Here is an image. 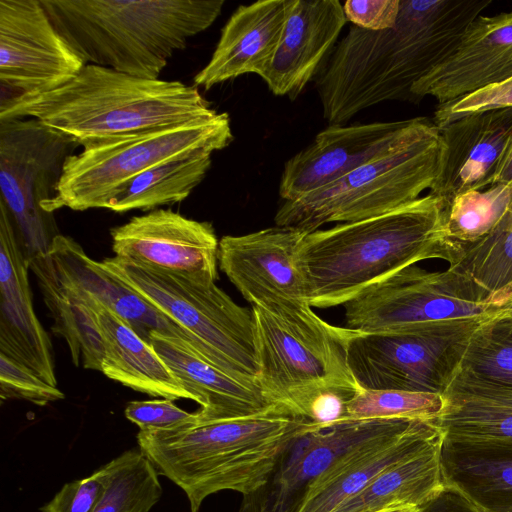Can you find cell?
<instances>
[{
	"label": "cell",
	"mask_w": 512,
	"mask_h": 512,
	"mask_svg": "<svg viewBox=\"0 0 512 512\" xmlns=\"http://www.w3.org/2000/svg\"><path fill=\"white\" fill-rule=\"evenodd\" d=\"M490 0H400L394 27H349L318 74L315 87L329 125L390 100L414 103L413 85L440 64Z\"/></svg>",
	"instance_id": "cell-1"
},
{
	"label": "cell",
	"mask_w": 512,
	"mask_h": 512,
	"mask_svg": "<svg viewBox=\"0 0 512 512\" xmlns=\"http://www.w3.org/2000/svg\"><path fill=\"white\" fill-rule=\"evenodd\" d=\"M462 253L447 231L445 206L428 193L380 216L307 233L296 263L310 306L329 308L417 262L440 259L452 267Z\"/></svg>",
	"instance_id": "cell-2"
},
{
	"label": "cell",
	"mask_w": 512,
	"mask_h": 512,
	"mask_svg": "<svg viewBox=\"0 0 512 512\" xmlns=\"http://www.w3.org/2000/svg\"><path fill=\"white\" fill-rule=\"evenodd\" d=\"M217 113L198 88L86 64L65 85L0 101V121L32 118L85 147Z\"/></svg>",
	"instance_id": "cell-3"
},
{
	"label": "cell",
	"mask_w": 512,
	"mask_h": 512,
	"mask_svg": "<svg viewBox=\"0 0 512 512\" xmlns=\"http://www.w3.org/2000/svg\"><path fill=\"white\" fill-rule=\"evenodd\" d=\"M313 423L277 404L267 412L169 430H140L141 451L186 494L190 512L224 490L249 495L263 486L293 440Z\"/></svg>",
	"instance_id": "cell-4"
},
{
	"label": "cell",
	"mask_w": 512,
	"mask_h": 512,
	"mask_svg": "<svg viewBox=\"0 0 512 512\" xmlns=\"http://www.w3.org/2000/svg\"><path fill=\"white\" fill-rule=\"evenodd\" d=\"M86 64L159 79L169 59L218 18L223 0H40Z\"/></svg>",
	"instance_id": "cell-5"
},
{
	"label": "cell",
	"mask_w": 512,
	"mask_h": 512,
	"mask_svg": "<svg viewBox=\"0 0 512 512\" xmlns=\"http://www.w3.org/2000/svg\"><path fill=\"white\" fill-rule=\"evenodd\" d=\"M444 151L440 129L428 121L414 135L340 180L296 200L275 215L276 226L307 233L396 210L433 188Z\"/></svg>",
	"instance_id": "cell-6"
},
{
	"label": "cell",
	"mask_w": 512,
	"mask_h": 512,
	"mask_svg": "<svg viewBox=\"0 0 512 512\" xmlns=\"http://www.w3.org/2000/svg\"><path fill=\"white\" fill-rule=\"evenodd\" d=\"M99 263L187 331L206 362L237 381L259 386L252 309L236 304L214 282H196L115 256Z\"/></svg>",
	"instance_id": "cell-7"
},
{
	"label": "cell",
	"mask_w": 512,
	"mask_h": 512,
	"mask_svg": "<svg viewBox=\"0 0 512 512\" xmlns=\"http://www.w3.org/2000/svg\"><path fill=\"white\" fill-rule=\"evenodd\" d=\"M233 140L225 112L180 125L153 129L82 147L67 157L52 198L41 207L50 214L104 208L109 198L143 171L199 151L216 152Z\"/></svg>",
	"instance_id": "cell-8"
},
{
	"label": "cell",
	"mask_w": 512,
	"mask_h": 512,
	"mask_svg": "<svg viewBox=\"0 0 512 512\" xmlns=\"http://www.w3.org/2000/svg\"><path fill=\"white\" fill-rule=\"evenodd\" d=\"M492 318L441 320L373 332L347 328L349 370L361 389L442 395L471 337Z\"/></svg>",
	"instance_id": "cell-9"
},
{
	"label": "cell",
	"mask_w": 512,
	"mask_h": 512,
	"mask_svg": "<svg viewBox=\"0 0 512 512\" xmlns=\"http://www.w3.org/2000/svg\"><path fill=\"white\" fill-rule=\"evenodd\" d=\"M511 307L512 296L488 295L451 268L431 272L414 264L346 302L344 316L346 328L373 332L441 320L495 317Z\"/></svg>",
	"instance_id": "cell-10"
},
{
	"label": "cell",
	"mask_w": 512,
	"mask_h": 512,
	"mask_svg": "<svg viewBox=\"0 0 512 512\" xmlns=\"http://www.w3.org/2000/svg\"><path fill=\"white\" fill-rule=\"evenodd\" d=\"M79 145L32 118L0 121V189L26 257L44 254L60 234L41 205L52 198Z\"/></svg>",
	"instance_id": "cell-11"
},
{
	"label": "cell",
	"mask_w": 512,
	"mask_h": 512,
	"mask_svg": "<svg viewBox=\"0 0 512 512\" xmlns=\"http://www.w3.org/2000/svg\"><path fill=\"white\" fill-rule=\"evenodd\" d=\"M252 312L258 385L274 404L313 382L356 383L347 364L346 327L328 324L314 311L293 319L256 306Z\"/></svg>",
	"instance_id": "cell-12"
},
{
	"label": "cell",
	"mask_w": 512,
	"mask_h": 512,
	"mask_svg": "<svg viewBox=\"0 0 512 512\" xmlns=\"http://www.w3.org/2000/svg\"><path fill=\"white\" fill-rule=\"evenodd\" d=\"M85 65L40 0H0L1 101L55 90Z\"/></svg>",
	"instance_id": "cell-13"
},
{
	"label": "cell",
	"mask_w": 512,
	"mask_h": 512,
	"mask_svg": "<svg viewBox=\"0 0 512 512\" xmlns=\"http://www.w3.org/2000/svg\"><path fill=\"white\" fill-rule=\"evenodd\" d=\"M307 232L270 227L219 241L220 269L242 296L276 317L293 319L313 310L296 263Z\"/></svg>",
	"instance_id": "cell-14"
},
{
	"label": "cell",
	"mask_w": 512,
	"mask_h": 512,
	"mask_svg": "<svg viewBox=\"0 0 512 512\" xmlns=\"http://www.w3.org/2000/svg\"><path fill=\"white\" fill-rule=\"evenodd\" d=\"M110 234L117 258L196 282L217 279L219 241L209 222L154 209L112 228Z\"/></svg>",
	"instance_id": "cell-15"
},
{
	"label": "cell",
	"mask_w": 512,
	"mask_h": 512,
	"mask_svg": "<svg viewBox=\"0 0 512 512\" xmlns=\"http://www.w3.org/2000/svg\"><path fill=\"white\" fill-rule=\"evenodd\" d=\"M428 121L417 117L392 122L329 125L284 165L279 195L286 201L334 183L399 145Z\"/></svg>",
	"instance_id": "cell-16"
},
{
	"label": "cell",
	"mask_w": 512,
	"mask_h": 512,
	"mask_svg": "<svg viewBox=\"0 0 512 512\" xmlns=\"http://www.w3.org/2000/svg\"><path fill=\"white\" fill-rule=\"evenodd\" d=\"M394 419L312 424L284 451L266 483L243 496L239 512H298L310 486L339 456Z\"/></svg>",
	"instance_id": "cell-17"
},
{
	"label": "cell",
	"mask_w": 512,
	"mask_h": 512,
	"mask_svg": "<svg viewBox=\"0 0 512 512\" xmlns=\"http://www.w3.org/2000/svg\"><path fill=\"white\" fill-rule=\"evenodd\" d=\"M442 442L433 421L394 419L339 456L310 486L298 512H330L388 467Z\"/></svg>",
	"instance_id": "cell-18"
},
{
	"label": "cell",
	"mask_w": 512,
	"mask_h": 512,
	"mask_svg": "<svg viewBox=\"0 0 512 512\" xmlns=\"http://www.w3.org/2000/svg\"><path fill=\"white\" fill-rule=\"evenodd\" d=\"M512 76V11L479 15L453 51L417 81L414 103L431 96L438 105L457 100Z\"/></svg>",
	"instance_id": "cell-19"
},
{
	"label": "cell",
	"mask_w": 512,
	"mask_h": 512,
	"mask_svg": "<svg viewBox=\"0 0 512 512\" xmlns=\"http://www.w3.org/2000/svg\"><path fill=\"white\" fill-rule=\"evenodd\" d=\"M29 269L30 260L0 202V353L57 387L52 344L34 311Z\"/></svg>",
	"instance_id": "cell-20"
},
{
	"label": "cell",
	"mask_w": 512,
	"mask_h": 512,
	"mask_svg": "<svg viewBox=\"0 0 512 512\" xmlns=\"http://www.w3.org/2000/svg\"><path fill=\"white\" fill-rule=\"evenodd\" d=\"M346 22L338 0H293L280 41L260 75L270 91L296 99L318 74Z\"/></svg>",
	"instance_id": "cell-21"
},
{
	"label": "cell",
	"mask_w": 512,
	"mask_h": 512,
	"mask_svg": "<svg viewBox=\"0 0 512 512\" xmlns=\"http://www.w3.org/2000/svg\"><path fill=\"white\" fill-rule=\"evenodd\" d=\"M440 132L442 164L429 193L447 208L458 195L492 185L512 139V108L465 115Z\"/></svg>",
	"instance_id": "cell-22"
},
{
	"label": "cell",
	"mask_w": 512,
	"mask_h": 512,
	"mask_svg": "<svg viewBox=\"0 0 512 512\" xmlns=\"http://www.w3.org/2000/svg\"><path fill=\"white\" fill-rule=\"evenodd\" d=\"M48 260L58 278L84 301L93 316L102 345L101 372L106 377L149 396L195 401L149 343L93 295L61 277Z\"/></svg>",
	"instance_id": "cell-23"
},
{
	"label": "cell",
	"mask_w": 512,
	"mask_h": 512,
	"mask_svg": "<svg viewBox=\"0 0 512 512\" xmlns=\"http://www.w3.org/2000/svg\"><path fill=\"white\" fill-rule=\"evenodd\" d=\"M47 255L61 277L114 311L147 343L150 344L152 334L159 333L179 342L204 360L199 344L187 331L108 273L75 240L58 234Z\"/></svg>",
	"instance_id": "cell-24"
},
{
	"label": "cell",
	"mask_w": 512,
	"mask_h": 512,
	"mask_svg": "<svg viewBox=\"0 0 512 512\" xmlns=\"http://www.w3.org/2000/svg\"><path fill=\"white\" fill-rule=\"evenodd\" d=\"M292 1L238 6L223 27L211 59L195 75L194 86L208 90L244 74L260 76L280 41Z\"/></svg>",
	"instance_id": "cell-25"
},
{
	"label": "cell",
	"mask_w": 512,
	"mask_h": 512,
	"mask_svg": "<svg viewBox=\"0 0 512 512\" xmlns=\"http://www.w3.org/2000/svg\"><path fill=\"white\" fill-rule=\"evenodd\" d=\"M150 345L200 405L195 424L257 415L277 405L259 386L237 381L169 337L154 333Z\"/></svg>",
	"instance_id": "cell-26"
},
{
	"label": "cell",
	"mask_w": 512,
	"mask_h": 512,
	"mask_svg": "<svg viewBox=\"0 0 512 512\" xmlns=\"http://www.w3.org/2000/svg\"><path fill=\"white\" fill-rule=\"evenodd\" d=\"M433 421L443 440H512V386L478 377L460 367L442 394Z\"/></svg>",
	"instance_id": "cell-27"
},
{
	"label": "cell",
	"mask_w": 512,
	"mask_h": 512,
	"mask_svg": "<svg viewBox=\"0 0 512 512\" xmlns=\"http://www.w3.org/2000/svg\"><path fill=\"white\" fill-rule=\"evenodd\" d=\"M444 485L482 512H512V440H443Z\"/></svg>",
	"instance_id": "cell-28"
},
{
	"label": "cell",
	"mask_w": 512,
	"mask_h": 512,
	"mask_svg": "<svg viewBox=\"0 0 512 512\" xmlns=\"http://www.w3.org/2000/svg\"><path fill=\"white\" fill-rule=\"evenodd\" d=\"M441 448L442 443L434 445L388 467L330 512H375L392 506L423 508L445 487Z\"/></svg>",
	"instance_id": "cell-29"
},
{
	"label": "cell",
	"mask_w": 512,
	"mask_h": 512,
	"mask_svg": "<svg viewBox=\"0 0 512 512\" xmlns=\"http://www.w3.org/2000/svg\"><path fill=\"white\" fill-rule=\"evenodd\" d=\"M212 152L199 151L159 163L121 186L104 209L116 213L154 210L185 200L205 178Z\"/></svg>",
	"instance_id": "cell-30"
},
{
	"label": "cell",
	"mask_w": 512,
	"mask_h": 512,
	"mask_svg": "<svg viewBox=\"0 0 512 512\" xmlns=\"http://www.w3.org/2000/svg\"><path fill=\"white\" fill-rule=\"evenodd\" d=\"M30 269L53 319V333L66 341L74 365L101 372L102 345L88 306L60 281L46 254L40 265L30 262Z\"/></svg>",
	"instance_id": "cell-31"
},
{
	"label": "cell",
	"mask_w": 512,
	"mask_h": 512,
	"mask_svg": "<svg viewBox=\"0 0 512 512\" xmlns=\"http://www.w3.org/2000/svg\"><path fill=\"white\" fill-rule=\"evenodd\" d=\"M101 469L105 490L92 512H148L160 500L159 473L140 448L123 452Z\"/></svg>",
	"instance_id": "cell-32"
},
{
	"label": "cell",
	"mask_w": 512,
	"mask_h": 512,
	"mask_svg": "<svg viewBox=\"0 0 512 512\" xmlns=\"http://www.w3.org/2000/svg\"><path fill=\"white\" fill-rule=\"evenodd\" d=\"M449 268L488 295L512 296V199L496 226L479 241L464 246L461 259Z\"/></svg>",
	"instance_id": "cell-33"
},
{
	"label": "cell",
	"mask_w": 512,
	"mask_h": 512,
	"mask_svg": "<svg viewBox=\"0 0 512 512\" xmlns=\"http://www.w3.org/2000/svg\"><path fill=\"white\" fill-rule=\"evenodd\" d=\"M512 199V183L492 184L455 197L446 208L450 237L462 247L485 237L500 221Z\"/></svg>",
	"instance_id": "cell-34"
},
{
	"label": "cell",
	"mask_w": 512,
	"mask_h": 512,
	"mask_svg": "<svg viewBox=\"0 0 512 512\" xmlns=\"http://www.w3.org/2000/svg\"><path fill=\"white\" fill-rule=\"evenodd\" d=\"M507 312L488 320L474 333L460 368L512 386V319Z\"/></svg>",
	"instance_id": "cell-35"
},
{
	"label": "cell",
	"mask_w": 512,
	"mask_h": 512,
	"mask_svg": "<svg viewBox=\"0 0 512 512\" xmlns=\"http://www.w3.org/2000/svg\"><path fill=\"white\" fill-rule=\"evenodd\" d=\"M440 394L361 389L348 404V419H421L434 421L442 411Z\"/></svg>",
	"instance_id": "cell-36"
},
{
	"label": "cell",
	"mask_w": 512,
	"mask_h": 512,
	"mask_svg": "<svg viewBox=\"0 0 512 512\" xmlns=\"http://www.w3.org/2000/svg\"><path fill=\"white\" fill-rule=\"evenodd\" d=\"M361 390L356 383L320 381L288 392L280 401L292 416L327 427L348 419V404Z\"/></svg>",
	"instance_id": "cell-37"
},
{
	"label": "cell",
	"mask_w": 512,
	"mask_h": 512,
	"mask_svg": "<svg viewBox=\"0 0 512 512\" xmlns=\"http://www.w3.org/2000/svg\"><path fill=\"white\" fill-rule=\"evenodd\" d=\"M0 398L19 399L38 406L62 400L64 393L29 368L0 353Z\"/></svg>",
	"instance_id": "cell-38"
},
{
	"label": "cell",
	"mask_w": 512,
	"mask_h": 512,
	"mask_svg": "<svg viewBox=\"0 0 512 512\" xmlns=\"http://www.w3.org/2000/svg\"><path fill=\"white\" fill-rule=\"evenodd\" d=\"M512 108V76L452 102L438 105L433 122L440 129L465 115Z\"/></svg>",
	"instance_id": "cell-39"
},
{
	"label": "cell",
	"mask_w": 512,
	"mask_h": 512,
	"mask_svg": "<svg viewBox=\"0 0 512 512\" xmlns=\"http://www.w3.org/2000/svg\"><path fill=\"white\" fill-rule=\"evenodd\" d=\"M124 414L140 430H169L196 423L195 412H187L169 399L131 401Z\"/></svg>",
	"instance_id": "cell-40"
},
{
	"label": "cell",
	"mask_w": 512,
	"mask_h": 512,
	"mask_svg": "<svg viewBox=\"0 0 512 512\" xmlns=\"http://www.w3.org/2000/svg\"><path fill=\"white\" fill-rule=\"evenodd\" d=\"M105 490L102 469L89 477L65 484L41 507L42 512H92Z\"/></svg>",
	"instance_id": "cell-41"
},
{
	"label": "cell",
	"mask_w": 512,
	"mask_h": 512,
	"mask_svg": "<svg viewBox=\"0 0 512 512\" xmlns=\"http://www.w3.org/2000/svg\"><path fill=\"white\" fill-rule=\"evenodd\" d=\"M346 20L359 28L380 31L395 26L400 0H348L343 5Z\"/></svg>",
	"instance_id": "cell-42"
},
{
	"label": "cell",
	"mask_w": 512,
	"mask_h": 512,
	"mask_svg": "<svg viewBox=\"0 0 512 512\" xmlns=\"http://www.w3.org/2000/svg\"><path fill=\"white\" fill-rule=\"evenodd\" d=\"M421 512H482L461 494L455 490L444 487V489L429 503Z\"/></svg>",
	"instance_id": "cell-43"
},
{
	"label": "cell",
	"mask_w": 512,
	"mask_h": 512,
	"mask_svg": "<svg viewBox=\"0 0 512 512\" xmlns=\"http://www.w3.org/2000/svg\"><path fill=\"white\" fill-rule=\"evenodd\" d=\"M509 183H512V139L504 152L492 184Z\"/></svg>",
	"instance_id": "cell-44"
},
{
	"label": "cell",
	"mask_w": 512,
	"mask_h": 512,
	"mask_svg": "<svg viewBox=\"0 0 512 512\" xmlns=\"http://www.w3.org/2000/svg\"><path fill=\"white\" fill-rule=\"evenodd\" d=\"M375 512H421V508L414 506H392Z\"/></svg>",
	"instance_id": "cell-45"
},
{
	"label": "cell",
	"mask_w": 512,
	"mask_h": 512,
	"mask_svg": "<svg viewBox=\"0 0 512 512\" xmlns=\"http://www.w3.org/2000/svg\"><path fill=\"white\" fill-rule=\"evenodd\" d=\"M507 315L512 319V309L507 312Z\"/></svg>",
	"instance_id": "cell-46"
},
{
	"label": "cell",
	"mask_w": 512,
	"mask_h": 512,
	"mask_svg": "<svg viewBox=\"0 0 512 512\" xmlns=\"http://www.w3.org/2000/svg\"><path fill=\"white\" fill-rule=\"evenodd\" d=\"M511 309H512V307H511Z\"/></svg>",
	"instance_id": "cell-47"
}]
</instances>
